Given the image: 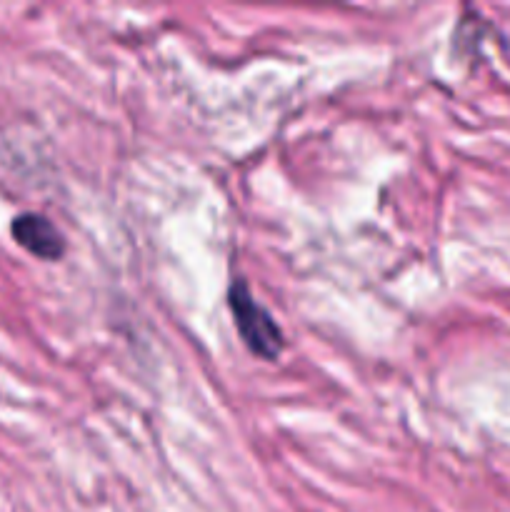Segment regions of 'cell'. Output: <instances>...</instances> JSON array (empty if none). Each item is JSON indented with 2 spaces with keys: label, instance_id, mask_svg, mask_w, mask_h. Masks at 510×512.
<instances>
[{
  "label": "cell",
  "instance_id": "1",
  "mask_svg": "<svg viewBox=\"0 0 510 512\" xmlns=\"http://www.w3.org/2000/svg\"><path fill=\"white\" fill-rule=\"evenodd\" d=\"M228 305L235 318V328H238L240 338L248 345L250 353L263 360H275L283 353V330L275 323L273 315L253 298V293H250L243 280H235L230 285Z\"/></svg>",
  "mask_w": 510,
  "mask_h": 512
},
{
  "label": "cell",
  "instance_id": "2",
  "mask_svg": "<svg viewBox=\"0 0 510 512\" xmlns=\"http://www.w3.org/2000/svg\"><path fill=\"white\" fill-rule=\"evenodd\" d=\"M15 243L40 260H58L65 253V240L48 218L38 213H20L10 225Z\"/></svg>",
  "mask_w": 510,
  "mask_h": 512
}]
</instances>
